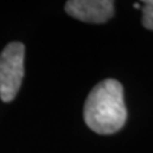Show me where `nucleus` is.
<instances>
[{
	"label": "nucleus",
	"mask_w": 153,
	"mask_h": 153,
	"mask_svg": "<svg viewBox=\"0 0 153 153\" xmlns=\"http://www.w3.org/2000/svg\"><path fill=\"white\" fill-rule=\"evenodd\" d=\"M83 116L91 130L101 135L120 130L128 116L123 84L116 79H105L96 84L85 100Z\"/></svg>",
	"instance_id": "obj_1"
},
{
	"label": "nucleus",
	"mask_w": 153,
	"mask_h": 153,
	"mask_svg": "<svg viewBox=\"0 0 153 153\" xmlns=\"http://www.w3.org/2000/svg\"><path fill=\"white\" fill-rule=\"evenodd\" d=\"M25 75V45L10 42L0 54V98L10 102L16 98Z\"/></svg>",
	"instance_id": "obj_2"
},
{
	"label": "nucleus",
	"mask_w": 153,
	"mask_h": 153,
	"mask_svg": "<svg viewBox=\"0 0 153 153\" xmlns=\"http://www.w3.org/2000/svg\"><path fill=\"white\" fill-rule=\"evenodd\" d=\"M65 12L70 17L87 23H105L114 16L111 0H69Z\"/></svg>",
	"instance_id": "obj_3"
},
{
	"label": "nucleus",
	"mask_w": 153,
	"mask_h": 153,
	"mask_svg": "<svg viewBox=\"0 0 153 153\" xmlns=\"http://www.w3.org/2000/svg\"><path fill=\"white\" fill-rule=\"evenodd\" d=\"M143 17L142 23L147 30L153 31V0H147L144 1V7L142 9Z\"/></svg>",
	"instance_id": "obj_4"
},
{
	"label": "nucleus",
	"mask_w": 153,
	"mask_h": 153,
	"mask_svg": "<svg viewBox=\"0 0 153 153\" xmlns=\"http://www.w3.org/2000/svg\"><path fill=\"white\" fill-rule=\"evenodd\" d=\"M134 8H135V9H139L140 7H139V4H134Z\"/></svg>",
	"instance_id": "obj_5"
}]
</instances>
